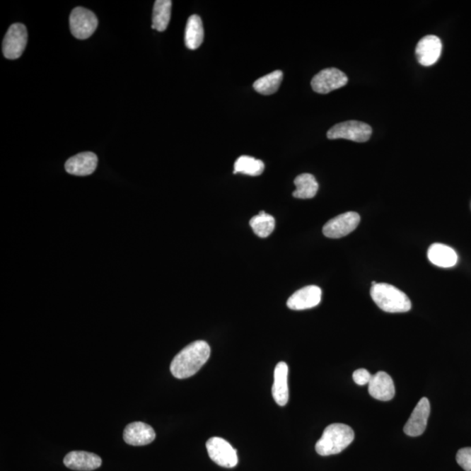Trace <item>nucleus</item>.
Masks as SVG:
<instances>
[{"label": "nucleus", "instance_id": "obj_1", "mask_svg": "<svg viewBox=\"0 0 471 471\" xmlns=\"http://www.w3.org/2000/svg\"><path fill=\"white\" fill-rule=\"evenodd\" d=\"M211 355V347L204 340L190 344L175 355L170 364V372L175 378L186 379L199 371Z\"/></svg>", "mask_w": 471, "mask_h": 471}, {"label": "nucleus", "instance_id": "obj_8", "mask_svg": "<svg viewBox=\"0 0 471 471\" xmlns=\"http://www.w3.org/2000/svg\"><path fill=\"white\" fill-rule=\"evenodd\" d=\"M361 222L356 212H346L329 220L323 227V234L329 238H340L353 233Z\"/></svg>", "mask_w": 471, "mask_h": 471}, {"label": "nucleus", "instance_id": "obj_2", "mask_svg": "<svg viewBox=\"0 0 471 471\" xmlns=\"http://www.w3.org/2000/svg\"><path fill=\"white\" fill-rule=\"evenodd\" d=\"M354 439L353 429L349 425L334 424L327 426L322 436L318 441L315 450L318 454L327 457L346 450Z\"/></svg>", "mask_w": 471, "mask_h": 471}, {"label": "nucleus", "instance_id": "obj_21", "mask_svg": "<svg viewBox=\"0 0 471 471\" xmlns=\"http://www.w3.org/2000/svg\"><path fill=\"white\" fill-rule=\"evenodd\" d=\"M171 7L170 0H156L153 10L152 29L158 32L165 31L170 21Z\"/></svg>", "mask_w": 471, "mask_h": 471}, {"label": "nucleus", "instance_id": "obj_26", "mask_svg": "<svg viewBox=\"0 0 471 471\" xmlns=\"http://www.w3.org/2000/svg\"><path fill=\"white\" fill-rule=\"evenodd\" d=\"M372 375L365 368L357 369L353 373V379L355 383L364 386L368 384L372 379Z\"/></svg>", "mask_w": 471, "mask_h": 471}, {"label": "nucleus", "instance_id": "obj_15", "mask_svg": "<svg viewBox=\"0 0 471 471\" xmlns=\"http://www.w3.org/2000/svg\"><path fill=\"white\" fill-rule=\"evenodd\" d=\"M97 164H98V157L95 153L83 152L67 160L65 169L67 173L71 175L85 177L95 172Z\"/></svg>", "mask_w": 471, "mask_h": 471}, {"label": "nucleus", "instance_id": "obj_19", "mask_svg": "<svg viewBox=\"0 0 471 471\" xmlns=\"http://www.w3.org/2000/svg\"><path fill=\"white\" fill-rule=\"evenodd\" d=\"M204 32L203 22L197 15H192L187 21L185 28V45L190 50H197L203 43Z\"/></svg>", "mask_w": 471, "mask_h": 471}, {"label": "nucleus", "instance_id": "obj_16", "mask_svg": "<svg viewBox=\"0 0 471 471\" xmlns=\"http://www.w3.org/2000/svg\"><path fill=\"white\" fill-rule=\"evenodd\" d=\"M66 468L78 471H91L100 468L103 460L98 455L86 451H72L64 458Z\"/></svg>", "mask_w": 471, "mask_h": 471}, {"label": "nucleus", "instance_id": "obj_4", "mask_svg": "<svg viewBox=\"0 0 471 471\" xmlns=\"http://www.w3.org/2000/svg\"><path fill=\"white\" fill-rule=\"evenodd\" d=\"M372 136V128L365 122L347 121L338 123L328 130V139H347L365 143Z\"/></svg>", "mask_w": 471, "mask_h": 471}, {"label": "nucleus", "instance_id": "obj_22", "mask_svg": "<svg viewBox=\"0 0 471 471\" xmlns=\"http://www.w3.org/2000/svg\"><path fill=\"white\" fill-rule=\"evenodd\" d=\"M282 80V71L276 70L274 72H272L267 74V76L257 78V80L254 82L253 88L257 93H261V95H274V93L279 91Z\"/></svg>", "mask_w": 471, "mask_h": 471}, {"label": "nucleus", "instance_id": "obj_11", "mask_svg": "<svg viewBox=\"0 0 471 471\" xmlns=\"http://www.w3.org/2000/svg\"><path fill=\"white\" fill-rule=\"evenodd\" d=\"M322 291L317 286L301 288L294 293L287 301V306L294 311H301L315 308L321 301Z\"/></svg>", "mask_w": 471, "mask_h": 471}, {"label": "nucleus", "instance_id": "obj_17", "mask_svg": "<svg viewBox=\"0 0 471 471\" xmlns=\"http://www.w3.org/2000/svg\"><path fill=\"white\" fill-rule=\"evenodd\" d=\"M272 392L277 405L281 407L287 405L289 401V388H288V366L286 362H279L276 366Z\"/></svg>", "mask_w": 471, "mask_h": 471}, {"label": "nucleus", "instance_id": "obj_9", "mask_svg": "<svg viewBox=\"0 0 471 471\" xmlns=\"http://www.w3.org/2000/svg\"><path fill=\"white\" fill-rule=\"evenodd\" d=\"M349 82V78L342 71L331 67L320 71L311 81L314 92L326 95V93L344 87Z\"/></svg>", "mask_w": 471, "mask_h": 471}, {"label": "nucleus", "instance_id": "obj_14", "mask_svg": "<svg viewBox=\"0 0 471 471\" xmlns=\"http://www.w3.org/2000/svg\"><path fill=\"white\" fill-rule=\"evenodd\" d=\"M368 392L379 401H390L395 395L394 381L386 372L380 371L372 376L368 383Z\"/></svg>", "mask_w": 471, "mask_h": 471}, {"label": "nucleus", "instance_id": "obj_18", "mask_svg": "<svg viewBox=\"0 0 471 471\" xmlns=\"http://www.w3.org/2000/svg\"><path fill=\"white\" fill-rule=\"evenodd\" d=\"M429 261L436 267L450 268L458 263V254L450 246L443 244H434L429 248Z\"/></svg>", "mask_w": 471, "mask_h": 471}, {"label": "nucleus", "instance_id": "obj_3", "mask_svg": "<svg viewBox=\"0 0 471 471\" xmlns=\"http://www.w3.org/2000/svg\"><path fill=\"white\" fill-rule=\"evenodd\" d=\"M370 295L379 308L386 313H407L412 308L409 298L390 284H376L372 286Z\"/></svg>", "mask_w": 471, "mask_h": 471}, {"label": "nucleus", "instance_id": "obj_10", "mask_svg": "<svg viewBox=\"0 0 471 471\" xmlns=\"http://www.w3.org/2000/svg\"><path fill=\"white\" fill-rule=\"evenodd\" d=\"M429 414H431V403L428 398H421L403 429L406 435L412 437L422 435L427 428Z\"/></svg>", "mask_w": 471, "mask_h": 471}, {"label": "nucleus", "instance_id": "obj_20", "mask_svg": "<svg viewBox=\"0 0 471 471\" xmlns=\"http://www.w3.org/2000/svg\"><path fill=\"white\" fill-rule=\"evenodd\" d=\"M296 190L293 196L300 199H311L316 196L319 190V183L312 174L305 173L298 175L294 180Z\"/></svg>", "mask_w": 471, "mask_h": 471}, {"label": "nucleus", "instance_id": "obj_24", "mask_svg": "<svg viewBox=\"0 0 471 471\" xmlns=\"http://www.w3.org/2000/svg\"><path fill=\"white\" fill-rule=\"evenodd\" d=\"M254 233L260 238H267L275 229V219L274 216L264 211H260L259 215L253 216L250 221Z\"/></svg>", "mask_w": 471, "mask_h": 471}, {"label": "nucleus", "instance_id": "obj_5", "mask_svg": "<svg viewBox=\"0 0 471 471\" xmlns=\"http://www.w3.org/2000/svg\"><path fill=\"white\" fill-rule=\"evenodd\" d=\"M70 29L72 35L78 40L88 39L95 32L98 20L95 14L83 7H76L71 13Z\"/></svg>", "mask_w": 471, "mask_h": 471}, {"label": "nucleus", "instance_id": "obj_6", "mask_svg": "<svg viewBox=\"0 0 471 471\" xmlns=\"http://www.w3.org/2000/svg\"><path fill=\"white\" fill-rule=\"evenodd\" d=\"M209 457L216 465L224 468H233L238 465L237 450L221 437H211L207 443Z\"/></svg>", "mask_w": 471, "mask_h": 471}, {"label": "nucleus", "instance_id": "obj_23", "mask_svg": "<svg viewBox=\"0 0 471 471\" xmlns=\"http://www.w3.org/2000/svg\"><path fill=\"white\" fill-rule=\"evenodd\" d=\"M264 164L261 160L248 156L238 157L234 164V174L241 173L257 177L263 173Z\"/></svg>", "mask_w": 471, "mask_h": 471}, {"label": "nucleus", "instance_id": "obj_12", "mask_svg": "<svg viewBox=\"0 0 471 471\" xmlns=\"http://www.w3.org/2000/svg\"><path fill=\"white\" fill-rule=\"evenodd\" d=\"M442 42L438 37L428 35L419 41L416 48L417 61L421 65L429 66L438 61L442 52Z\"/></svg>", "mask_w": 471, "mask_h": 471}, {"label": "nucleus", "instance_id": "obj_25", "mask_svg": "<svg viewBox=\"0 0 471 471\" xmlns=\"http://www.w3.org/2000/svg\"><path fill=\"white\" fill-rule=\"evenodd\" d=\"M457 462L465 471H471V447L463 448L457 454Z\"/></svg>", "mask_w": 471, "mask_h": 471}, {"label": "nucleus", "instance_id": "obj_13", "mask_svg": "<svg viewBox=\"0 0 471 471\" xmlns=\"http://www.w3.org/2000/svg\"><path fill=\"white\" fill-rule=\"evenodd\" d=\"M156 438L154 429L141 421L132 422L124 429L123 439L132 446H144L151 443Z\"/></svg>", "mask_w": 471, "mask_h": 471}, {"label": "nucleus", "instance_id": "obj_7", "mask_svg": "<svg viewBox=\"0 0 471 471\" xmlns=\"http://www.w3.org/2000/svg\"><path fill=\"white\" fill-rule=\"evenodd\" d=\"M28 38V30L23 24L11 25L3 40L4 56L9 59L20 58L25 50Z\"/></svg>", "mask_w": 471, "mask_h": 471}]
</instances>
